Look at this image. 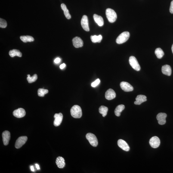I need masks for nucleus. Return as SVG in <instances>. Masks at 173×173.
I'll use <instances>...</instances> for the list:
<instances>
[{
    "instance_id": "nucleus-22",
    "label": "nucleus",
    "mask_w": 173,
    "mask_h": 173,
    "mask_svg": "<svg viewBox=\"0 0 173 173\" xmlns=\"http://www.w3.org/2000/svg\"><path fill=\"white\" fill-rule=\"evenodd\" d=\"M10 56L11 57H14L15 56H17L19 57H22V53L18 50L14 49L11 50L9 53Z\"/></svg>"
},
{
    "instance_id": "nucleus-11",
    "label": "nucleus",
    "mask_w": 173,
    "mask_h": 173,
    "mask_svg": "<svg viewBox=\"0 0 173 173\" xmlns=\"http://www.w3.org/2000/svg\"><path fill=\"white\" fill-rule=\"evenodd\" d=\"M120 86L122 89L125 91L130 92L134 90L133 87L127 82H122L121 83Z\"/></svg>"
},
{
    "instance_id": "nucleus-16",
    "label": "nucleus",
    "mask_w": 173,
    "mask_h": 173,
    "mask_svg": "<svg viewBox=\"0 0 173 173\" xmlns=\"http://www.w3.org/2000/svg\"><path fill=\"white\" fill-rule=\"evenodd\" d=\"M116 96L115 91L111 88L108 89L106 92L105 95L106 99L108 100H113L116 97Z\"/></svg>"
},
{
    "instance_id": "nucleus-7",
    "label": "nucleus",
    "mask_w": 173,
    "mask_h": 173,
    "mask_svg": "<svg viewBox=\"0 0 173 173\" xmlns=\"http://www.w3.org/2000/svg\"><path fill=\"white\" fill-rule=\"evenodd\" d=\"M149 144L152 147L156 149L159 147L160 144V140L157 137H152L149 140Z\"/></svg>"
},
{
    "instance_id": "nucleus-1",
    "label": "nucleus",
    "mask_w": 173,
    "mask_h": 173,
    "mask_svg": "<svg viewBox=\"0 0 173 173\" xmlns=\"http://www.w3.org/2000/svg\"><path fill=\"white\" fill-rule=\"evenodd\" d=\"M71 115L72 117L75 118H80L82 117V112L81 107L78 105H75L71 109Z\"/></svg>"
},
{
    "instance_id": "nucleus-18",
    "label": "nucleus",
    "mask_w": 173,
    "mask_h": 173,
    "mask_svg": "<svg viewBox=\"0 0 173 173\" xmlns=\"http://www.w3.org/2000/svg\"><path fill=\"white\" fill-rule=\"evenodd\" d=\"M162 71L164 75L170 76L171 74V66L168 65H165L162 66Z\"/></svg>"
},
{
    "instance_id": "nucleus-32",
    "label": "nucleus",
    "mask_w": 173,
    "mask_h": 173,
    "mask_svg": "<svg viewBox=\"0 0 173 173\" xmlns=\"http://www.w3.org/2000/svg\"><path fill=\"white\" fill-rule=\"evenodd\" d=\"M170 11L171 14H173V1H171L170 7Z\"/></svg>"
},
{
    "instance_id": "nucleus-13",
    "label": "nucleus",
    "mask_w": 173,
    "mask_h": 173,
    "mask_svg": "<svg viewBox=\"0 0 173 173\" xmlns=\"http://www.w3.org/2000/svg\"><path fill=\"white\" fill-rule=\"evenodd\" d=\"M72 42L74 46L76 48H80L83 45V41L79 37H75L72 39Z\"/></svg>"
},
{
    "instance_id": "nucleus-24",
    "label": "nucleus",
    "mask_w": 173,
    "mask_h": 173,
    "mask_svg": "<svg viewBox=\"0 0 173 173\" xmlns=\"http://www.w3.org/2000/svg\"><path fill=\"white\" fill-rule=\"evenodd\" d=\"M20 39L23 42H32L34 40L33 37L27 35V36H22L20 37Z\"/></svg>"
},
{
    "instance_id": "nucleus-36",
    "label": "nucleus",
    "mask_w": 173,
    "mask_h": 173,
    "mask_svg": "<svg viewBox=\"0 0 173 173\" xmlns=\"http://www.w3.org/2000/svg\"><path fill=\"white\" fill-rule=\"evenodd\" d=\"M31 171H34L35 170L34 169V167L33 166H31Z\"/></svg>"
},
{
    "instance_id": "nucleus-15",
    "label": "nucleus",
    "mask_w": 173,
    "mask_h": 173,
    "mask_svg": "<svg viewBox=\"0 0 173 173\" xmlns=\"http://www.w3.org/2000/svg\"><path fill=\"white\" fill-rule=\"evenodd\" d=\"M3 141L4 145L7 146L8 144L10 139V134L9 131H6L2 134Z\"/></svg>"
},
{
    "instance_id": "nucleus-23",
    "label": "nucleus",
    "mask_w": 173,
    "mask_h": 173,
    "mask_svg": "<svg viewBox=\"0 0 173 173\" xmlns=\"http://www.w3.org/2000/svg\"><path fill=\"white\" fill-rule=\"evenodd\" d=\"M61 6L62 9L64 12L66 18L68 19H70L71 18V16L69 13V10L67 9L66 6L63 3L61 4Z\"/></svg>"
},
{
    "instance_id": "nucleus-8",
    "label": "nucleus",
    "mask_w": 173,
    "mask_h": 173,
    "mask_svg": "<svg viewBox=\"0 0 173 173\" xmlns=\"http://www.w3.org/2000/svg\"><path fill=\"white\" fill-rule=\"evenodd\" d=\"M81 24L83 28L87 32H89L90 29L88 26V17L86 16H83L81 21Z\"/></svg>"
},
{
    "instance_id": "nucleus-27",
    "label": "nucleus",
    "mask_w": 173,
    "mask_h": 173,
    "mask_svg": "<svg viewBox=\"0 0 173 173\" xmlns=\"http://www.w3.org/2000/svg\"><path fill=\"white\" fill-rule=\"evenodd\" d=\"M155 54L158 58L161 59L163 57L164 53L162 49L160 48H157L155 51Z\"/></svg>"
},
{
    "instance_id": "nucleus-37",
    "label": "nucleus",
    "mask_w": 173,
    "mask_h": 173,
    "mask_svg": "<svg viewBox=\"0 0 173 173\" xmlns=\"http://www.w3.org/2000/svg\"><path fill=\"white\" fill-rule=\"evenodd\" d=\"M171 50H172V52L173 54V44L172 46V47H171Z\"/></svg>"
},
{
    "instance_id": "nucleus-35",
    "label": "nucleus",
    "mask_w": 173,
    "mask_h": 173,
    "mask_svg": "<svg viewBox=\"0 0 173 173\" xmlns=\"http://www.w3.org/2000/svg\"><path fill=\"white\" fill-rule=\"evenodd\" d=\"M35 165H36V167L37 169L38 170L40 169L39 165L38 164H35Z\"/></svg>"
},
{
    "instance_id": "nucleus-3",
    "label": "nucleus",
    "mask_w": 173,
    "mask_h": 173,
    "mask_svg": "<svg viewBox=\"0 0 173 173\" xmlns=\"http://www.w3.org/2000/svg\"><path fill=\"white\" fill-rule=\"evenodd\" d=\"M130 36V33L128 32H123L118 36L116 39V42L118 44L124 43L128 40Z\"/></svg>"
},
{
    "instance_id": "nucleus-34",
    "label": "nucleus",
    "mask_w": 173,
    "mask_h": 173,
    "mask_svg": "<svg viewBox=\"0 0 173 173\" xmlns=\"http://www.w3.org/2000/svg\"><path fill=\"white\" fill-rule=\"evenodd\" d=\"M66 66V65L65 63H63L61 64L60 66V68L61 69H62L64 68Z\"/></svg>"
},
{
    "instance_id": "nucleus-17",
    "label": "nucleus",
    "mask_w": 173,
    "mask_h": 173,
    "mask_svg": "<svg viewBox=\"0 0 173 173\" xmlns=\"http://www.w3.org/2000/svg\"><path fill=\"white\" fill-rule=\"evenodd\" d=\"M136 101L134 102V104L136 105H140L144 102L147 101V97L145 95H139L136 98Z\"/></svg>"
},
{
    "instance_id": "nucleus-26",
    "label": "nucleus",
    "mask_w": 173,
    "mask_h": 173,
    "mask_svg": "<svg viewBox=\"0 0 173 173\" xmlns=\"http://www.w3.org/2000/svg\"><path fill=\"white\" fill-rule=\"evenodd\" d=\"M91 41L93 42L100 43L101 42L102 39V37L101 35H99L98 36L94 35V36H91Z\"/></svg>"
},
{
    "instance_id": "nucleus-25",
    "label": "nucleus",
    "mask_w": 173,
    "mask_h": 173,
    "mask_svg": "<svg viewBox=\"0 0 173 173\" xmlns=\"http://www.w3.org/2000/svg\"><path fill=\"white\" fill-rule=\"evenodd\" d=\"M108 111V108L105 106H102L99 108V112L102 115L103 117H105L107 115Z\"/></svg>"
},
{
    "instance_id": "nucleus-6",
    "label": "nucleus",
    "mask_w": 173,
    "mask_h": 173,
    "mask_svg": "<svg viewBox=\"0 0 173 173\" xmlns=\"http://www.w3.org/2000/svg\"><path fill=\"white\" fill-rule=\"evenodd\" d=\"M27 139V137L26 136L19 137L16 141L15 145V147L16 148L18 149L21 147L26 143Z\"/></svg>"
},
{
    "instance_id": "nucleus-2",
    "label": "nucleus",
    "mask_w": 173,
    "mask_h": 173,
    "mask_svg": "<svg viewBox=\"0 0 173 173\" xmlns=\"http://www.w3.org/2000/svg\"><path fill=\"white\" fill-rule=\"evenodd\" d=\"M106 17L108 21L110 23H113L116 21L117 16L114 10L111 8H107L106 12Z\"/></svg>"
},
{
    "instance_id": "nucleus-14",
    "label": "nucleus",
    "mask_w": 173,
    "mask_h": 173,
    "mask_svg": "<svg viewBox=\"0 0 173 173\" xmlns=\"http://www.w3.org/2000/svg\"><path fill=\"white\" fill-rule=\"evenodd\" d=\"M117 144L118 146L126 151H129L130 148L127 143L124 140H119L117 142Z\"/></svg>"
},
{
    "instance_id": "nucleus-12",
    "label": "nucleus",
    "mask_w": 173,
    "mask_h": 173,
    "mask_svg": "<svg viewBox=\"0 0 173 173\" xmlns=\"http://www.w3.org/2000/svg\"><path fill=\"white\" fill-rule=\"evenodd\" d=\"M13 115L16 117L21 118L25 116L26 115V112L24 109L23 108H19L14 111Z\"/></svg>"
},
{
    "instance_id": "nucleus-20",
    "label": "nucleus",
    "mask_w": 173,
    "mask_h": 173,
    "mask_svg": "<svg viewBox=\"0 0 173 173\" xmlns=\"http://www.w3.org/2000/svg\"><path fill=\"white\" fill-rule=\"evenodd\" d=\"M93 18L95 21L99 26H102L104 24L103 18L101 16H98L97 14H94Z\"/></svg>"
},
{
    "instance_id": "nucleus-30",
    "label": "nucleus",
    "mask_w": 173,
    "mask_h": 173,
    "mask_svg": "<svg viewBox=\"0 0 173 173\" xmlns=\"http://www.w3.org/2000/svg\"><path fill=\"white\" fill-rule=\"evenodd\" d=\"M7 26L6 21L4 19H0V27L1 28H5Z\"/></svg>"
},
{
    "instance_id": "nucleus-4",
    "label": "nucleus",
    "mask_w": 173,
    "mask_h": 173,
    "mask_svg": "<svg viewBox=\"0 0 173 173\" xmlns=\"http://www.w3.org/2000/svg\"><path fill=\"white\" fill-rule=\"evenodd\" d=\"M86 137L91 146L94 147H97L98 144V140L94 134L91 133H88L86 134Z\"/></svg>"
},
{
    "instance_id": "nucleus-29",
    "label": "nucleus",
    "mask_w": 173,
    "mask_h": 173,
    "mask_svg": "<svg viewBox=\"0 0 173 173\" xmlns=\"http://www.w3.org/2000/svg\"><path fill=\"white\" fill-rule=\"evenodd\" d=\"M48 90L43 88H39L38 91V95L39 97H43L46 94L48 93Z\"/></svg>"
},
{
    "instance_id": "nucleus-10",
    "label": "nucleus",
    "mask_w": 173,
    "mask_h": 173,
    "mask_svg": "<svg viewBox=\"0 0 173 173\" xmlns=\"http://www.w3.org/2000/svg\"><path fill=\"white\" fill-rule=\"evenodd\" d=\"M55 120L54 125L56 127L58 126L61 124L63 119V115L61 113H56L54 116Z\"/></svg>"
},
{
    "instance_id": "nucleus-33",
    "label": "nucleus",
    "mask_w": 173,
    "mask_h": 173,
    "mask_svg": "<svg viewBox=\"0 0 173 173\" xmlns=\"http://www.w3.org/2000/svg\"><path fill=\"white\" fill-rule=\"evenodd\" d=\"M61 61V59L60 58L58 57L56 58L54 60V62L56 63H58L60 62Z\"/></svg>"
},
{
    "instance_id": "nucleus-9",
    "label": "nucleus",
    "mask_w": 173,
    "mask_h": 173,
    "mask_svg": "<svg viewBox=\"0 0 173 173\" xmlns=\"http://www.w3.org/2000/svg\"><path fill=\"white\" fill-rule=\"evenodd\" d=\"M167 115L165 113H161L158 114L156 116V119L159 125H163L166 123V118Z\"/></svg>"
},
{
    "instance_id": "nucleus-5",
    "label": "nucleus",
    "mask_w": 173,
    "mask_h": 173,
    "mask_svg": "<svg viewBox=\"0 0 173 173\" xmlns=\"http://www.w3.org/2000/svg\"><path fill=\"white\" fill-rule=\"evenodd\" d=\"M129 63L131 66L135 70L139 71H140V65L137 62V61L135 57L131 56L130 57L129 60Z\"/></svg>"
},
{
    "instance_id": "nucleus-21",
    "label": "nucleus",
    "mask_w": 173,
    "mask_h": 173,
    "mask_svg": "<svg viewBox=\"0 0 173 173\" xmlns=\"http://www.w3.org/2000/svg\"><path fill=\"white\" fill-rule=\"evenodd\" d=\"M125 108V106L123 105H119L117 106L115 111V115L117 116H120L121 113L122 111Z\"/></svg>"
},
{
    "instance_id": "nucleus-31",
    "label": "nucleus",
    "mask_w": 173,
    "mask_h": 173,
    "mask_svg": "<svg viewBox=\"0 0 173 173\" xmlns=\"http://www.w3.org/2000/svg\"><path fill=\"white\" fill-rule=\"evenodd\" d=\"M100 79H98L96 80L95 81L91 83V85L93 87H95L97 86L100 83Z\"/></svg>"
},
{
    "instance_id": "nucleus-28",
    "label": "nucleus",
    "mask_w": 173,
    "mask_h": 173,
    "mask_svg": "<svg viewBox=\"0 0 173 173\" xmlns=\"http://www.w3.org/2000/svg\"><path fill=\"white\" fill-rule=\"evenodd\" d=\"M27 79L29 83H30L35 82L38 79L37 75L36 74L34 75L32 77H31L30 75H27Z\"/></svg>"
},
{
    "instance_id": "nucleus-19",
    "label": "nucleus",
    "mask_w": 173,
    "mask_h": 173,
    "mask_svg": "<svg viewBox=\"0 0 173 173\" xmlns=\"http://www.w3.org/2000/svg\"><path fill=\"white\" fill-rule=\"evenodd\" d=\"M56 162L58 167L60 168H64L66 165L64 159L61 156H58L57 158Z\"/></svg>"
}]
</instances>
